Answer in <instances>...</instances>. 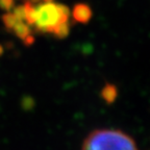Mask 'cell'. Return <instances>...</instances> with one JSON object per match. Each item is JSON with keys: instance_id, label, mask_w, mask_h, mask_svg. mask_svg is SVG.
I'll use <instances>...</instances> for the list:
<instances>
[{"instance_id": "cell-1", "label": "cell", "mask_w": 150, "mask_h": 150, "mask_svg": "<svg viewBox=\"0 0 150 150\" xmlns=\"http://www.w3.org/2000/svg\"><path fill=\"white\" fill-rule=\"evenodd\" d=\"M83 149L89 150H138L134 141L118 129H96L86 138Z\"/></svg>"}, {"instance_id": "cell-2", "label": "cell", "mask_w": 150, "mask_h": 150, "mask_svg": "<svg viewBox=\"0 0 150 150\" xmlns=\"http://www.w3.org/2000/svg\"><path fill=\"white\" fill-rule=\"evenodd\" d=\"M69 7L62 3L40 2L35 5L33 25L37 31L42 33H51L57 25L69 22Z\"/></svg>"}, {"instance_id": "cell-3", "label": "cell", "mask_w": 150, "mask_h": 150, "mask_svg": "<svg viewBox=\"0 0 150 150\" xmlns=\"http://www.w3.org/2000/svg\"><path fill=\"white\" fill-rule=\"evenodd\" d=\"M72 18L76 23L87 24L90 22L93 16V12L89 4L87 3H77L75 4L72 9Z\"/></svg>"}, {"instance_id": "cell-4", "label": "cell", "mask_w": 150, "mask_h": 150, "mask_svg": "<svg viewBox=\"0 0 150 150\" xmlns=\"http://www.w3.org/2000/svg\"><path fill=\"white\" fill-rule=\"evenodd\" d=\"M100 97L106 104H112L118 98V89L115 84L106 83L104 87L101 89Z\"/></svg>"}, {"instance_id": "cell-5", "label": "cell", "mask_w": 150, "mask_h": 150, "mask_svg": "<svg viewBox=\"0 0 150 150\" xmlns=\"http://www.w3.org/2000/svg\"><path fill=\"white\" fill-rule=\"evenodd\" d=\"M12 31L16 37H18L20 40L24 41L27 39L28 37L31 35V29H30V25H28L26 22H18L14 27L12 28Z\"/></svg>"}, {"instance_id": "cell-6", "label": "cell", "mask_w": 150, "mask_h": 150, "mask_svg": "<svg viewBox=\"0 0 150 150\" xmlns=\"http://www.w3.org/2000/svg\"><path fill=\"white\" fill-rule=\"evenodd\" d=\"M69 33H70V25L69 22H65L59 25H57L53 30L51 31V35L56 39H65L68 37Z\"/></svg>"}, {"instance_id": "cell-7", "label": "cell", "mask_w": 150, "mask_h": 150, "mask_svg": "<svg viewBox=\"0 0 150 150\" xmlns=\"http://www.w3.org/2000/svg\"><path fill=\"white\" fill-rule=\"evenodd\" d=\"M2 22H3L4 27L6 28L7 30L11 31L12 30V28L14 27L18 22H21V21H20V20H19L12 12H6L2 16Z\"/></svg>"}, {"instance_id": "cell-8", "label": "cell", "mask_w": 150, "mask_h": 150, "mask_svg": "<svg viewBox=\"0 0 150 150\" xmlns=\"http://www.w3.org/2000/svg\"><path fill=\"white\" fill-rule=\"evenodd\" d=\"M12 13L20 20V21L25 22V8H24L23 4L18 5V6H14Z\"/></svg>"}, {"instance_id": "cell-9", "label": "cell", "mask_w": 150, "mask_h": 150, "mask_svg": "<svg viewBox=\"0 0 150 150\" xmlns=\"http://www.w3.org/2000/svg\"><path fill=\"white\" fill-rule=\"evenodd\" d=\"M15 6V0H0V8L5 12H11Z\"/></svg>"}, {"instance_id": "cell-10", "label": "cell", "mask_w": 150, "mask_h": 150, "mask_svg": "<svg viewBox=\"0 0 150 150\" xmlns=\"http://www.w3.org/2000/svg\"><path fill=\"white\" fill-rule=\"evenodd\" d=\"M3 51H4V49H3V47L1 46V45H0V56H1L3 54Z\"/></svg>"}, {"instance_id": "cell-11", "label": "cell", "mask_w": 150, "mask_h": 150, "mask_svg": "<svg viewBox=\"0 0 150 150\" xmlns=\"http://www.w3.org/2000/svg\"><path fill=\"white\" fill-rule=\"evenodd\" d=\"M53 0H42V2H51Z\"/></svg>"}, {"instance_id": "cell-12", "label": "cell", "mask_w": 150, "mask_h": 150, "mask_svg": "<svg viewBox=\"0 0 150 150\" xmlns=\"http://www.w3.org/2000/svg\"><path fill=\"white\" fill-rule=\"evenodd\" d=\"M82 150H89V149H83V148H82Z\"/></svg>"}]
</instances>
